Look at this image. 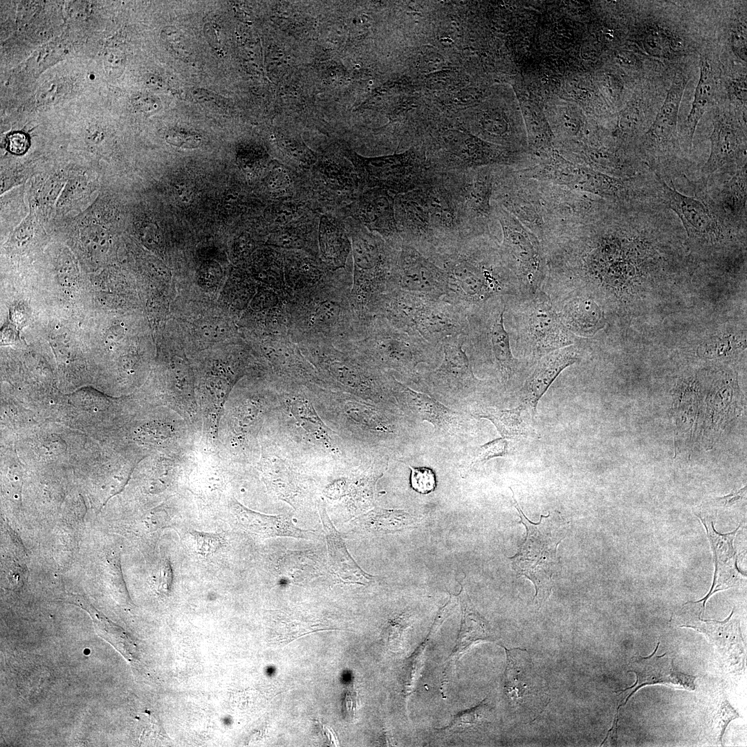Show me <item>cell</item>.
<instances>
[{
	"mask_svg": "<svg viewBox=\"0 0 747 747\" xmlns=\"http://www.w3.org/2000/svg\"><path fill=\"white\" fill-rule=\"evenodd\" d=\"M434 264L446 274L447 288L443 298L467 316L491 302L504 299L510 303L520 296L516 279L494 236L468 239Z\"/></svg>",
	"mask_w": 747,
	"mask_h": 747,
	"instance_id": "1",
	"label": "cell"
},
{
	"mask_svg": "<svg viewBox=\"0 0 747 747\" xmlns=\"http://www.w3.org/2000/svg\"><path fill=\"white\" fill-rule=\"evenodd\" d=\"M394 212L403 243L433 262L466 240L439 172L418 188L395 195Z\"/></svg>",
	"mask_w": 747,
	"mask_h": 747,
	"instance_id": "2",
	"label": "cell"
},
{
	"mask_svg": "<svg viewBox=\"0 0 747 747\" xmlns=\"http://www.w3.org/2000/svg\"><path fill=\"white\" fill-rule=\"evenodd\" d=\"M358 344L359 353L378 369L394 371L417 385L418 365L436 362L441 344L425 340L418 333L398 329L384 318L375 320Z\"/></svg>",
	"mask_w": 747,
	"mask_h": 747,
	"instance_id": "3",
	"label": "cell"
},
{
	"mask_svg": "<svg viewBox=\"0 0 747 747\" xmlns=\"http://www.w3.org/2000/svg\"><path fill=\"white\" fill-rule=\"evenodd\" d=\"M515 345L533 362L555 350L577 343V336L562 322L550 297L540 291L518 297L507 308Z\"/></svg>",
	"mask_w": 747,
	"mask_h": 747,
	"instance_id": "4",
	"label": "cell"
},
{
	"mask_svg": "<svg viewBox=\"0 0 747 747\" xmlns=\"http://www.w3.org/2000/svg\"><path fill=\"white\" fill-rule=\"evenodd\" d=\"M495 167L483 166L440 172L464 237L492 235L495 219L492 192Z\"/></svg>",
	"mask_w": 747,
	"mask_h": 747,
	"instance_id": "5",
	"label": "cell"
},
{
	"mask_svg": "<svg viewBox=\"0 0 747 747\" xmlns=\"http://www.w3.org/2000/svg\"><path fill=\"white\" fill-rule=\"evenodd\" d=\"M513 498L521 522L526 526V537L518 553L510 560L517 573L526 576L533 582L536 589L535 598L541 605L551 592L552 575L559 562L557 546L563 539L564 526L560 520L550 514L541 515L537 524L531 522L520 509L514 492Z\"/></svg>",
	"mask_w": 747,
	"mask_h": 747,
	"instance_id": "6",
	"label": "cell"
},
{
	"mask_svg": "<svg viewBox=\"0 0 747 747\" xmlns=\"http://www.w3.org/2000/svg\"><path fill=\"white\" fill-rule=\"evenodd\" d=\"M494 215L501 227L500 247L513 273L522 297L535 295L542 290L547 273L544 246L537 237L515 217L492 203Z\"/></svg>",
	"mask_w": 747,
	"mask_h": 747,
	"instance_id": "7",
	"label": "cell"
},
{
	"mask_svg": "<svg viewBox=\"0 0 747 747\" xmlns=\"http://www.w3.org/2000/svg\"><path fill=\"white\" fill-rule=\"evenodd\" d=\"M509 302H491L468 316L465 345L473 354L487 359L507 389L517 374L519 361L512 353L510 336L504 326V314Z\"/></svg>",
	"mask_w": 747,
	"mask_h": 747,
	"instance_id": "8",
	"label": "cell"
},
{
	"mask_svg": "<svg viewBox=\"0 0 747 747\" xmlns=\"http://www.w3.org/2000/svg\"><path fill=\"white\" fill-rule=\"evenodd\" d=\"M360 183L369 188H380L394 195L418 188L436 172L425 149L412 147L402 154L367 158L350 152Z\"/></svg>",
	"mask_w": 747,
	"mask_h": 747,
	"instance_id": "9",
	"label": "cell"
},
{
	"mask_svg": "<svg viewBox=\"0 0 747 747\" xmlns=\"http://www.w3.org/2000/svg\"><path fill=\"white\" fill-rule=\"evenodd\" d=\"M465 335H456L441 342L443 359L430 371L419 373L417 386L447 402H460L477 391L483 381L473 373L463 349Z\"/></svg>",
	"mask_w": 747,
	"mask_h": 747,
	"instance_id": "10",
	"label": "cell"
},
{
	"mask_svg": "<svg viewBox=\"0 0 747 747\" xmlns=\"http://www.w3.org/2000/svg\"><path fill=\"white\" fill-rule=\"evenodd\" d=\"M524 176L538 181L553 182L573 191L591 194L609 201L630 198L634 191L632 178H620L597 172L589 167L566 160H553L522 170Z\"/></svg>",
	"mask_w": 747,
	"mask_h": 747,
	"instance_id": "11",
	"label": "cell"
},
{
	"mask_svg": "<svg viewBox=\"0 0 747 747\" xmlns=\"http://www.w3.org/2000/svg\"><path fill=\"white\" fill-rule=\"evenodd\" d=\"M391 387L396 403L404 414L432 424L439 439L460 442L467 434L469 418L465 414L449 409L428 394L412 389L392 374Z\"/></svg>",
	"mask_w": 747,
	"mask_h": 747,
	"instance_id": "12",
	"label": "cell"
},
{
	"mask_svg": "<svg viewBox=\"0 0 747 747\" xmlns=\"http://www.w3.org/2000/svg\"><path fill=\"white\" fill-rule=\"evenodd\" d=\"M504 648L507 658L504 687L510 701L520 708L542 710L548 701L546 689L529 654L520 648Z\"/></svg>",
	"mask_w": 747,
	"mask_h": 747,
	"instance_id": "13",
	"label": "cell"
},
{
	"mask_svg": "<svg viewBox=\"0 0 747 747\" xmlns=\"http://www.w3.org/2000/svg\"><path fill=\"white\" fill-rule=\"evenodd\" d=\"M746 133L732 117L716 116L710 135V152L701 169L705 180L717 173L732 174L746 165Z\"/></svg>",
	"mask_w": 747,
	"mask_h": 747,
	"instance_id": "14",
	"label": "cell"
},
{
	"mask_svg": "<svg viewBox=\"0 0 747 747\" xmlns=\"http://www.w3.org/2000/svg\"><path fill=\"white\" fill-rule=\"evenodd\" d=\"M735 607L723 621L703 620L691 613L679 614L680 627L692 628L704 634L715 647L722 661L735 670L743 669L746 660V645L741 635L740 620L734 615Z\"/></svg>",
	"mask_w": 747,
	"mask_h": 747,
	"instance_id": "15",
	"label": "cell"
},
{
	"mask_svg": "<svg viewBox=\"0 0 747 747\" xmlns=\"http://www.w3.org/2000/svg\"><path fill=\"white\" fill-rule=\"evenodd\" d=\"M397 270L400 289L434 299L445 296V271L414 248L402 244Z\"/></svg>",
	"mask_w": 747,
	"mask_h": 747,
	"instance_id": "16",
	"label": "cell"
},
{
	"mask_svg": "<svg viewBox=\"0 0 747 747\" xmlns=\"http://www.w3.org/2000/svg\"><path fill=\"white\" fill-rule=\"evenodd\" d=\"M468 328L467 315L443 297H425L415 313L412 323L414 332L435 344H441L450 336L466 335Z\"/></svg>",
	"mask_w": 747,
	"mask_h": 747,
	"instance_id": "17",
	"label": "cell"
},
{
	"mask_svg": "<svg viewBox=\"0 0 747 747\" xmlns=\"http://www.w3.org/2000/svg\"><path fill=\"white\" fill-rule=\"evenodd\" d=\"M701 201L710 209L721 229L746 228V165L735 171L728 181Z\"/></svg>",
	"mask_w": 747,
	"mask_h": 747,
	"instance_id": "18",
	"label": "cell"
},
{
	"mask_svg": "<svg viewBox=\"0 0 747 747\" xmlns=\"http://www.w3.org/2000/svg\"><path fill=\"white\" fill-rule=\"evenodd\" d=\"M581 353L577 343L555 350L540 358L520 390V399L534 417L540 399L566 367L578 362Z\"/></svg>",
	"mask_w": 747,
	"mask_h": 747,
	"instance_id": "19",
	"label": "cell"
},
{
	"mask_svg": "<svg viewBox=\"0 0 747 747\" xmlns=\"http://www.w3.org/2000/svg\"><path fill=\"white\" fill-rule=\"evenodd\" d=\"M659 176V175H658ZM660 196L666 206L676 214L690 237L718 238L721 229L708 207L700 199L678 192L659 176Z\"/></svg>",
	"mask_w": 747,
	"mask_h": 747,
	"instance_id": "20",
	"label": "cell"
},
{
	"mask_svg": "<svg viewBox=\"0 0 747 747\" xmlns=\"http://www.w3.org/2000/svg\"><path fill=\"white\" fill-rule=\"evenodd\" d=\"M697 515L706 529L715 562V572L711 589L703 598L696 601L701 604L703 610L705 611L706 602L712 594L742 584L746 581V575L737 567V556L734 547V540L741 525L730 533L721 534L715 530L712 521Z\"/></svg>",
	"mask_w": 747,
	"mask_h": 747,
	"instance_id": "21",
	"label": "cell"
},
{
	"mask_svg": "<svg viewBox=\"0 0 747 747\" xmlns=\"http://www.w3.org/2000/svg\"><path fill=\"white\" fill-rule=\"evenodd\" d=\"M380 188H369L359 196L356 213L370 231H375L393 247L400 249L403 242L395 219V195Z\"/></svg>",
	"mask_w": 747,
	"mask_h": 747,
	"instance_id": "22",
	"label": "cell"
},
{
	"mask_svg": "<svg viewBox=\"0 0 747 747\" xmlns=\"http://www.w3.org/2000/svg\"><path fill=\"white\" fill-rule=\"evenodd\" d=\"M659 644L658 642L651 655L647 657L634 656L631 659L629 663L631 670L629 672H634L636 676V682L634 685L620 691L622 692L631 690L622 705H625L629 697L639 688L647 685L663 684L674 688L690 691L695 689L696 676L677 671L674 666V659L666 656V653L663 655H656Z\"/></svg>",
	"mask_w": 747,
	"mask_h": 747,
	"instance_id": "23",
	"label": "cell"
},
{
	"mask_svg": "<svg viewBox=\"0 0 747 747\" xmlns=\"http://www.w3.org/2000/svg\"><path fill=\"white\" fill-rule=\"evenodd\" d=\"M687 83L684 77L673 80L661 108L645 133L650 147L664 149L677 145L679 111Z\"/></svg>",
	"mask_w": 747,
	"mask_h": 747,
	"instance_id": "24",
	"label": "cell"
},
{
	"mask_svg": "<svg viewBox=\"0 0 747 747\" xmlns=\"http://www.w3.org/2000/svg\"><path fill=\"white\" fill-rule=\"evenodd\" d=\"M232 510L238 523L245 531L261 537H290L304 540L317 537L315 531L296 526L288 515L257 513L239 503L233 505Z\"/></svg>",
	"mask_w": 747,
	"mask_h": 747,
	"instance_id": "25",
	"label": "cell"
},
{
	"mask_svg": "<svg viewBox=\"0 0 747 747\" xmlns=\"http://www.w3.org/2000/svg\"><path fill=\"white\" fill-rule=\"evenodd\" d=\"M319 513L323 526L332 569L338 578L347 583L365 584L372 577L356 564L349 554L340 534L331 522L324 505L319 504Z\"/></svg>",
	"mask_w": 747,
	"mask_h": 747,
	"instance_id": "26",
	"label": "cell"
},
{
	"mask_svg": "<svg viewBox=\"0 0 747 747\" xmlns=\"http://www.w3.org/2000/svg\"><path fill=\"white\" fill-rule=\"evenodd\" d=\"M566 328L575 335L588 336L604 324L603 313L591 297L582 293H569L560 309H556Z\"/></svg>",
	"mask_w": 747,
	"mask_h": 747,
	"instance_id": "27",
	"label": "cell"
},
{
	"mask_svg": "<svg viewBox=\"0 0 747 747\" xmlns=\"http://www.w3.org/2000/svg\"><path fill=\"white\" fill-rule=\"evenodd\" d=\"M525 412L528 411L522 404L509 409L478 405L470 410L472 416L491 421L502 438L511 440L528 436L540 439V434L524 416Z\"/></svg>",
	"mask_w": 747,
	"mask_h": 747,
	"instance_id": "28",
	"label": "cell"
},
{
	"mask_svg": "<svg viewBox=\"0 0 747 747\" xmlns=\"http://www.w3.org/2000/svg\"><path fill=\"white\" fill-rule=\"evenodd\" d=\"M699 79L695 89L690 111L681 127V138L690 149L699 120L710 104L715 91V80L712 65L706 57L699 62Z\"/></svg>",
	"mask_w": 747,
	"mask_h": 747,
	"instance_id": "29",
	"label": "cell"
},
{
	"mask_svg": "<svg viewBox=\"0 0 747 747\" xmlns=\"http://www.w3.org/2000/svg\"><path fill=\"white\" fill-rule=\"evenodd\" d=\"M462 607L461 630L456 647L449 661L454 663L459 659L464 652L473 643L492 638L485 620L475 611L471 601L463 589L460 593Z\"/></svg>",
	"mask_w": 747,
	"mask_h": 747,
	"instance_id": "30",
	"label": "cell"
},
{
	"mask_svg": "<svg viewBox=\"0 0 747 747\" xmlns=\"http://www.w3.org/2000/svg\"><path fill=\"white\" fill-rule=\"evenodd\" d=\"M319 239L325 258L337 265L344 263L350 250L349 241L337 222L323 216L320 222Z\"/></svg>",
	"mask_w": 747,
	"mask_h": 747,
	"instance_id": "31",
	"label": "cell"
},
{
	"mask_svg": "<svg viewBox=\"0 0 747 747\" xmlns=\"http://www.w3.org/2000/svg\"><path fill=\"white\" fill-rule=\"evenodd\" d=\"M415 519L401 510L375 508L354 520V524L369 532L389 533L410 526Z\"/></svg>",
	"mask_w": 747,
	"mask_h": 747,
	"instance_id": "32",
	"label": "cell"
},
{
	"mask_svg": "<svg viewBox=\"0 0 747 747\" xmlns=\"http://www.w3.org/2000/svg\"><path fill=\"white\" fill-rule=\"evenodd\" d=\"M642 44L645 50L650 55L657 57H667L672 52L679 50L680 41L675 39L667 30L659 27L648 28L644 32Z\"/></svg>",
	"mask_w": 747,
	"mask_h": 747,
	"instance_id": "33",
	"label": "cell"
},
{
	"mask_svg": "<svg viewBox=\"0 0 747 747\" xmlns=\"http://www.w3.org/2000/svg\"><path fill=\"white\" fill-rule=\"evenodd\" d=\"M190 534L192 537L196 553L208 557L225 546V540L220 534L192 530Z\"/></svg>",
	"mask_w": 747,
	"mask_h": 747,
	"instance_id": "34",
	"label": "cell"
},
{
	"mask_svg": "<svg viewBox=\"0 0 747 747\" xmlns=\"http://www.w3.org/2000/svg\"><path fill=\"white\" fill-rule=\"evenodd\" d=\"M81 239L85 248L93 255L104 253L109 246V232L100 225H90L84 228Z\"/></svg>",
	"mask_w": 747,
	"mask_h": 747,
	"instance_id": "35",
	"label": "cell"
},
{
	"mask_svg": "<svg viewBox=\"0 0 747 747\" xmlns=\"http://www.w3.org/2000/svg\"><path fill=\"white\" fill-rule=\"evenodd\" d=\"M509 453L510 445L508 439L502 437L494 439L479 448L470 463V467L483 464L491 459L505 456Z\"/></svg>",
	"mask_w": 747,
	"mask_h": 747,
	"instance_id": "36",
	"label": "cell"
},
{
	"mask_svg": "<svg viewBox=\"0 0 747 747\" xmlns=\"http://www.w3.org/2000/svg\"><path fill=\"white\" fill-rule=\"evenodd\" d=\"M91 186L85 178L77 177L71 180L66 184L59 201V207L70 210L77 201L84 199L88 195Z\"/></svg>",
	"mask_w": 747,
	"mask_h": 747,
	"instance_id": "37",
	"label": "cell"
},
{
	"mask_svg": "<svg viewBox=\"0 0 747 747\" xmlns=\"http://www.w3.org/2000/svg\"><path fill=\"white\" fill-rule=\"evenodd\" d=\"M712 726L720 742L729 722L739 717L737 712L731 706L723 694L719 697L712 712Z\"/></svg>",
	"mask_w": 747,
	"mask_h": 747,
	"instance_id": "38",
	"label": "cell"
},
{
	"mask_svg": "<svg viewBox=\"0 0 747 747\" xmlns=\"http://www.w3.org/2000/svg\"><path fill=\"white\" fill-rule=\"evenodd\" d=\"M56 274L58 282L65 286L73 285L78 277L79 271L75 259L67 249H64L57 257Z\"/></svg>",
	"mask_w": 747,
	"mask_h": 747,
	"instance_id": "39",
	"label": "cell"
},
{
	"mask_svg": "<svg viewBox=\"0 0 747 747\" xmlns=\"http://www.w3.org/2000/svg\"><path fill=\"white\" fill-rule=\"evenodd\" d=\"M411 470L410 485L414 490L420 494H429L436 487L434 472L427 467L409 466Z\"/></svg>",
	"mask_w": 747,
	"mask_h": 747,
	"instance_id": "40",
	"label": "cell"
},
{
	"mask_svg": "<svg viewBox=\"0 0 747 747\" xmlns=\"http://www.w3.org/2000/svg\"><path fill=\"white\" fill-rule=\"evenodd\" d=\"M643 122V112L639 107L631 106L622 115L618 127V133L622 137H632L639 131Z\"/></svg>",
	"mask_w": 747,
	"mask_h": 747,
	"instance_id": "41",
	"label": "cell"
},
{
	"mask_svg": "<svg viewBox=\"0 0 747 747\" xmlns=\"http://www.w3.org/2000/svg\"><path fill=\"white\" fill-rule=\"evenodd\" d=\"M485 701H483L477 706L459 713L454 717L450 725L441 730L455 731L464 729L467 726L476 725L481 722L483 710L486 708Z\"/></svg>",
	"mask_w": 747,
	"mask_h": 747,
	"instance_id": "42",
	"label": "cell"
},
{
	"mask_svg": "<svg viewBox=\"0 0 747 747\" xmlns=\"http://www.w3.org/2000/svg\"><path fill=\"white\" fill-rule=\"evenodd\" d=\"M731 44L734 53L743 61H746V28L744 24L736 26L731 34Z\"/></svg>",
	"mask_w": 747,
	"mask_h": 747,
	"instance_id": "43",
	"label": "cell"
},
{
	"mask_svg": "<svg viewBox=\"0 0 747 747\" xmlns=\"http://www.w3.org/2000/svg\"><path fill=\"white\" fill-rule=\"evenodd\" d=\"M166 140L167 142L172 145L185 148L197 147L201 141V138L198 135L188 134L182 132H174L169 134L167 135Z\"/></svg>",
	"mask_w": 747,
	"mask_h": 747,
	"instance_id": "44",
	"label": "cell"
},
{
	"mask_svg": "<svg viewBox=\"0 0 747 747\" xmlns=\"http://www.w3.org/2000/svg\"><path fill=\"white\" fill-rule=\"evenodd\" d=\"M104 63L108 74L111 76H117L122 71L124 58L121 53L113 50L106 53Z\"/></svg>",
	"mask_w": 747,
	"mask_h": 747,
	"instance_id": "45",
	"label": "cell"
},
{
	"mask_svg": "<svg viewBox=\"0 0 747 747\" xmlns=\"http://www.w3.org/2000/svg\"><path fill=\"white\" fill-rule=\"evenodd\" d=\"M174 571L171 562L165 559L160 566L159 571V589L164 595H168L173 585Z\"/></svg>",
	"mask_w": 747,
	"mask_h": 747,
	"instance_id": "46",
	"label": "cell"
},
{
	"mask_svg": "<svg viewBox=\"0 0 747 747\" xmlns=\"http://www.w3.org/2000/svg\"><path fill=\"white\" fill-rule=\"evenodd\" d=\"M8 149L10 152L15 154H22L29 147V138L24 133L16 131L8 135L7 138Z\"/></svg>",
	"mask_w": 747,
	"mask_h": 747,
	"instance_id": "47",
	"label": "cell"
},
{
	"mask_svg": "<svg viewBox=\"0 0 747 747\" xmlns=\"http://www.w3.org/2000/svg\"><path fill=\"white\" fill-rule=\"evenodd\" d=\"M358 706V694L353 686H351L347 690L342 703V714L346 720H353Z\"/></svg>",
	"mask_w": 747,
	"mask_h": 747,
	"instance_id": "48",
	"label": "cell"
},
{
	"mask_svg": "<svg viewBox=\"0 0 747 747\" xmlns=\"http://www.w3.org/2000/svg\"><path fill=\"white\" fill-rule=\"evenodd\" d=\"M269 183L274 190H281L287 188L290 180L286 171L282 167L274 169L270 174Z\"/></svg>",
	"mask_w": 747,
	"mask_h": 747,
	"instance_id": "49",
	"label": "cell"
},
{
	"mask_svg": "<svg viewBox=\"0 0 747 747\" xmlns=\"http://www.w3.org/2000/svg\"><path fill=\"white\" fill-rule=\"evenodd\" d=\"M746 486L726 496L717 497L714 499V502L717 506L729 507L743 499L746 497Z\"/></svg>",
	"mask_w": 747,
	"mask_h": 747,
	"instance_id": "50",
	"label": "cell"
},
{
	"mask_svg": "<svg viewBox=\"0 0 747 747\" xmlns=\"http://www.w3.org/2000/svg\"><path fill=\"white\" fill-rule=\"evenodd\" d=\"M133 104L137 109L148 111L154 109V100L151 96L140 95L134 98Z\"/></svg>",
	"mask_w": 747,
	"mask_h": 747,
	"instance_id": "51",
	"label": "cell"
},
{
	"mask_svg": "<svg viewBox=\"0 0 747 747\" xmlns=\"http://www.w3.org/2000/svg\"><path fill=\"white\" fill-rule=\"evenodd\" d=\"M732 90L733 95L739 98L740 100L746 101V77L742 80H737L733 82L732 85Z\"/></svg>",
	"mask_w": 747,
	"mask_h": 747,
	"instance_id": "52",
	"label": "cell"
}]
</instances>
